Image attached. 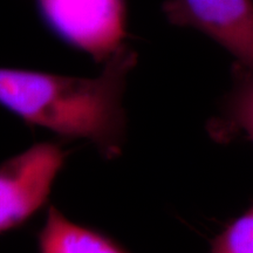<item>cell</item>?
<instances>
[{
  "instance_id": "obj_1",
  "label": "cell",
  "mask_w": 253,
  "mask_h": 253,
  "mask_svg": "<svg viewBox=\"0 0 253 253\" xmlns=\"http://www.w3.org/2000/svg\"><path fill=\"white\" fill-rule=\"evenodd\" d=\"M136 63V52L125 45L95 78L0 67V106L27 125L90 141L103 157L113 160L125 144L122 100Z\"/></svg>"
},
{
  "instance_id": "obj_2",
  "label": "cell",
  "mask_w": 253,
  "mask_h": 253,
  "mask_svg": "<svg viewBox=\"0 0 253 253\" xmlns=\"http://www.w3.org/2000/svg\"><path fill=\"white\" fill-rule=\"evenodd\" d=\"M46 27L73 48L104 63L128 36L126 0H34Z\"/></svg>"
},
{
  "instance_id": "obj_3",
  "label": "cell",
  "mask_w": 253,
  "mask_h": 253,
  "mask_svg": "<svg viewBox=\"0 0 253 253\" xmlns=\"http://www.w3.org/2000/svg\"><path fill=\"white\" fill-rule=\"evenodd\" d=\"M67 151L40 142L0 164V235L26 224L45 207Z\"/></svg>"
},
{
  "instance_id": "obj_4",
  "label": "cell",
  "mask_w": 253,
  "mask_h": 253,
  "mask_svg": "<svg viewBox=\"0 0 253 253\" xmlns=\"http://www.w3.org/2000/svg\"><path fill=\"white\" fill-rule=\"evenodd\" d=\"M162 11L168 23L207 34L253 73L252 0H166Z\"/></svg>"
},
{
  "instance_id": "obj_5",
  "label": "cell",
  "mask_w": 253,
  "mask_h": 253,
  "mask_svg": "<svg viewBox=\"0 0 253 253\" xmlns=\"http://www.w3.org/2000/svg\"><path fill=\"white\" fill-rule=\"evenodd\" d=\"M38 243L39 253H126L103 233L69 220L54 205L47 211Z\"/></svg>"
},
{
  "instance_id": "obj_6",
  "label": "cell",
  "mask_w": 253,
  "mask_h": 253,
  "mask_svg": "<svg viewBox=\"0 0 253 253\" xmlns=\"http://www.w3.org/2000/svg\"><path fill=\"white\" fill-rule=\"evenodd\" d=\"M235 86L226 99V122L253 141V73L237 63Z\"/></svg>"
},
{
  "instance_id": "obj_7",
  "label": "cell",
  "mask_w": 253,
  "mask_h": 253,
  "mask_svg": "<svg viewBox=\"0 0 253 253\" xmlns=\"http://www.w3.org/2000/svg\"><path fill=\"white\" fill-rule=\"evenodd\" d=\"M210 253H253V205L214 238Z\"/></svg>"
}]
</instances>
